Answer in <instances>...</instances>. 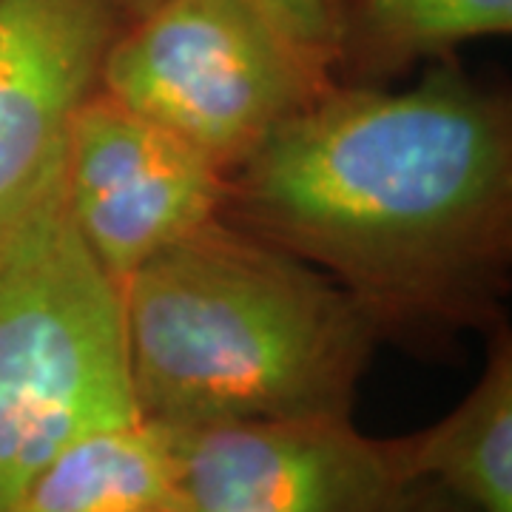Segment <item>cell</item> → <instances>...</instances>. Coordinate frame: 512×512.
<instances>
[{
	"instance_id": "obj_3",
	"label": "cell",
	"mask_w": 512,
	"mask_h": 512,
	"mask_svg": "<svg viewBox=\"0 0 512 512\" xmlns=\"http://www.w3.org/2000/svg\"><path fill=\"white\" fill-rule=\"evenodd\" d=\"M131 419L120 285L74 231L60 180L0 239V512L77 436Z\"/></svg>"
},
{
	"instance_id": "obj_9",
	"label": "cell",
	"mask_w": 512,
	"mask_h": 512,
	"mask_svg": "<svg viewBox=\"0 0 512 512\" xmlns=\"http://www.w3.org/2000/svg\"><path fill=\"white\" fill-rule=\"evenodd\" d=\"M12 512H177L171 430L131 419L77 436L29 481Z\"/></svg>"
},
{
	"instance_id": "obj_7",
	"label": "cell",
	"mask_w": 512,
	"mask_h": 512,
	"mask_svg": "<svg viewBox=\"0 0 512 512\" xmlns=\"http://www.w3.org/2000/svg\"><path fill=\"white\" fill-rule=\"evenodd\" d=\"M126 26L109 0H0V239L63 180L74 114Z\"/></svg>"
},
{
	"instance_id": "obj_8",
	"label": "cell",
	"mask_w": 512,
	"mask_h": 512,
	"mask_svg": "<svg viewBox=\"0 0 512 512\" xmlns=\"http://www.w3.org/2000/svg\"><path fill=\"white\" fill-rule=\"evenodd\" d=\"M512 32V0H336L333 80L384 89L458 46Z\"/></svg>"
},
{
	"instance_id": "obj_10",
	"label": "cell",
	"mask_w": 512,
	"mask_h": 512,
	"mask_svg": "<svg viewBox=\"0 0 512 512\" xmlns=\"http://www.w3.org/2000/svg\"><path fill=\"white\" fill-rule=\"evenodd\" d=\"M404 470L436 481L476 512H512V336L490 330L481 379L456 410L402 436Z\"/></svg>"
},
{
	"instance_id": "obj_4",
	"label": "cell",
	"mask_w": 512,
	"mask_h": 512,
	"mask_svg": "<svg viewBox=\"0 0 512 512\" xmlns=\"http://www.w3.org/2000/svg\"><path fill=\"white\" fill-rule=\"evenodd\" d=\"M333 86L259 0H163L120 32L100 72L103 92L225 177Z\"/></svg>"
},
{
	"instance_id": "obj_12",
	"label": "cell",
	"mask_w": 512,
	"mask_h": 512,
	"mask_svg": "<svg viewBox=\"0 0 512 512\" xmlns=\"http://www.w3.org/2000/svg\"><path fill=\"white\" fill-rule=\"evenodd\" d=\"M384 512H476L436 481H413Z\"/></svg>"
},
{
	"instance_id": "obj_13",
	"label": "cell",
	"mask_w": 512,
	"mask_h": 512,
	"mask_svg": "<svg viewBox=\"0 0 512 512\" xmlns=\"http://www.w3.org/2000/svg\"><path fill=\"white\" fill-rule=\"evenodd\" d=\"M109 3L131 23V20L146 18L148 12H154L163 0H109Z\"/></svg>"
},
{
	"instance_id": "obj_6",
	"label": "cell",
	"mask_w": 512,
	"mask_h": 512,
	"mask_svg": "<svg viewBox=\"0 0 512 512\" xmlns=\"http://www.w3.org/2000/svg\"><path fill=\"white\" fill-rule=\"evenodd\" d=\"M225 174L103 89L77 109L63 202L89 254L120 285L148 256L220 214Z\"/></svg>"
},
{
	"instance_id": "obj_11",
	"label": "cell",
	"mask_w": 512,
	"mask_h": 512,
	"mask_svg": "<svg viewBox=\"0 0 512 512\" xmlns=\"http://www.w3.org/2000/svg\"><path fill=\"white\" fill-rule=\"evenodd\" d=\"M259 6L276 20L285 35H291L299 46L333 66L336 0H259Z\"/></svg>"
},
{
	"instance_id": "obj_2",
	"label": "cell",
	"mask_w": 512,
	"mask_h": 512,
	"mask_svg": "<svg viewBox=\"0 0 512 512\" xmlns=\"http://www.w3.org/2000/svg\"><path fill=\"white\" fill-rule=\"evenodd\" d=\"M137 416L188 430L350 416L382 333L339 282L225 217L120 282Z\"/></svg>"
},
{
	"instance_id": "obj_5",
	"label": "cell",
	"mask_w": 512,
	"mask_h": 512,
	"mask_svg": "<svg viewBox=\"0 0 512 512\" xmlns=\"http://www.w3.org/2000/svg\"><path fill=\"white\" fill-rule=\"evenodd\" d=\"M168 430L177 512H384L410 484L402 436H365L350 416Z\"/></svg>"
},
{
	"instance_id": "obj_1",
	"label": "cell",
	"mask_w": 512,
	"mask_h": 512,
	"mask_svg": "<svg viewBox=\"0 0 512 512\" xmlns=\"http://www.w3.org/2000/svg\"><path fill=\"white\" fill-rule=\"evenodd\" d=\"M220 217L311 262L382 339L504 325L512 106L456 57L404 92L336 83L225 177Z\"/></svg>"
}]
</instances>
